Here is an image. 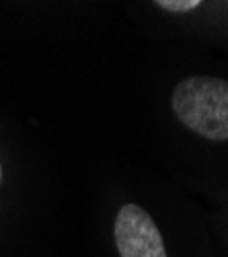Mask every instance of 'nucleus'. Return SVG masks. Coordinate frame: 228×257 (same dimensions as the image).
Segmentation results:
<instances>
[{"label":"nucleus","mask_w":228,"mask_h":257,"mask_svg":"<svg viewBox=\"0 0 228 257\" xmlns=\"http://www.w3.org/2000/svg\"><path fill=\"white\" fill-rule=\"evenodd\" d=\"M113 234L121 257H167L158 226L136 204H126L117 212Z\"/></svg>","instance_id":"obj_2"},{"label":"nucleus","mask_w":228,"mask_h":257,"mask_svg":"<svg viewBox=\"0 0 228 257\" xmlns=\"http://www.w3.org/2000/svg\"><path fill=\"white\" fill-rule=\"evenodd\" d=\"M0 181H3V167H0Z\"/></svg>","instance_id":"obj_4"},{"label":"nucleus","mask_w":228,"mask_h":257,"mask_svg":"<svg viewBox=\"0 0 228 257\" xmlns=\"http://www.w3.org/2000/svg\"><path fill=\"white\" fill-rule=\"evenodd\" d=\"M173 111L191 132L208 140H228V80L189 76L173 91Z\"/></svg>","instance_id":"obj_1"},{"label":"nucleus","mask_w":228,"mask_h":257,"mask_svg":"<svg viewBox=\"0 0 228 257\" xmlns=\"http://www.w3.org/2000/svg\"><path fill=\"white\" fill-rule=\"evenodd\" d=\"M199 5H201L199 0H156V7L169 13H189Z\"/></svg>","instance_id":"obj_3"}]
</instances>
